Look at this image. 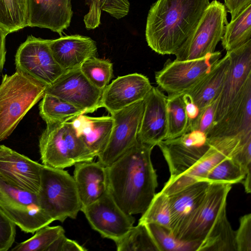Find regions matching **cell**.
I'll use <instances>...</instances> for the list:
<instances>
[{
    "label": "cell",
    "instance_id": "16",
    "mask_svg": "<svg viewBox=\"0 0 251 251\" xmlns=\"http://www.w3.org/2000/svg\"><path fill=\"white\" fill-rule=\"evenodd\" d=\"M43 165L0 145V176L18 188L38 194Z\"/></svg>",
    "mask_w": 251,
    "mask_h": 251
},
{
    "label": "cell",
    "instance_id": "40",
    "mask_svg": "<svg viewBox=\"0 0 251 251\" xmlns=\"http://www.w3.org/2000/svg\"><path fill=\"white\" fill-rule=\"evenodd\" d=\"M16 225L0 208V251L12 247L16 237Z\"/></svg>",
    "mask_w": 251,
    "mask_h": 251
},
{
    "label": "cell",
    "instance_id": "39",
    "mask_svg": "<svg viewBox=\"0 0 251 251\" xmlns=\"http://www.w3.org/2000/svg\"><path fill=\"white\" fill-rule=\"evenodd\" d=\"M218 99L209 104L199 115L196 119L188 126L186 133L197 130L207 135L214 125Z\"/></svg>",
    "mask_w": 251,
    "mask_h": 251
},
{
    "label": "cell",
    "instance_id": "21",
    "mask_svg": "<svg viewBox=\"0 0 251 251\" xmlns=\"http://www.w3.org/2000/svg\"><path fill=\"white\" fill-rule=\"evenodd\" d=\"M49 45L55 61L65 71L79 69L87 59L96 56L97 52L95 41L77 34L50 40Z\"/></svg>",
    "mask_w": 251,
    "mask_h": 251
},
{
    "label": "cell",
    "instance_id": "23",
    "mask_svg": "<svg viewBox=\"0 0 251 251\" xmlns=\"http://www.w3.org/2000/svg\"><path fill=\"white\" fill-rule=\"evenodd\" d=\"M230 61L229 54L226 52L197 84L185 93L190 96L198 107L199 115L219 98L227 75Z\"/></svg>",
    "mask_w": 251,
    "mask_h": 251
},
{
    "label": "cell",
    "instance_id": "30",
    "mask_svg": "<svg viewBox=\"0 0 251 251\" xmlns=\"http://www.w3.org/2000/svg\"><path fill=\"white\" fill-rule=\"evenodd\" d=\"M86 2L89 7L84 17L87 29H93L99 26L102 10L120 19L127 15L130 7L128 0H86Z\"/></svg>",
    "mask_w": 251,
    "mask_h": 251
},
{
    "label": "cell",
    "instance_id": "42",
    "mask_svg": "<svg viewBox=\"0 0 251 251\" xmlns=\"http://www.w3.org/2000/svg\"><path fill=\"white\" fill-rule=\"evenodd\" d=\"M87 250L76 241L68 238L65 234L59 237L47 251H86Z\"/></svg>",
    "mask_w": 251,
    "mask_h": 251
},
{
    "label": "cell",
    "instance_id": "38",
    "mask_svg": "<svg viewBox=\"0 0 251 251\" xmlns=\"http://www.w3.org/2000/svg\"><path fill=\"white\" fill-rule=\"evenodd\" d=\"M247 173L237 162L226 157L211 169L205 180L231 184L242 183Z\"/></svg>",
    "mask_w": 251,
    "mask_h": 251
},
{
    "label": "cell",
    "instance_id": "2",
    "mask_svg": "<svg viewBox=\"0 0 251 251\" xmlns=\"http://www.w3.org/2000/svg\"><path fill=\"white\" fill-rule=\"evenodd\" d=\"M209 3V0H157L147 19L145 36L149 47L159 54H175Z\"/></svg>",
    "mask_w": 251,
    "mask_h": 251
},
{
    "label": "cell",
    "instance_id": "29",
    "mask_svg": "<svg viewBox=\"0 0 251 251\" xmlns=\"http://www.w3.org/2000/svg\"><path fill=\"white\" fill-rule=\"evenodd\" d=\"M251 40V4L227 23L221 39L226 51L236 48Z\"/></svg>",
    "mask_w": 251,
    "mask_h": 251
},
{
    "label": "cell",
    "instance_id": "45",
    "mask_svg": "<svg viewBox=\"0 0 251 251\" xmlns=\"http://www.w3.org/2000/svg\"><path fill=\"white\" fill-rule=\"evenodd\" d=\"M7 35L3 30L0 28V75L5 61L6 50L5 41V37Z\"/></svg>",
    "mask_w": 251,
    "mask_h": 251
},
{
    "label": "cell",
    "instance_id": "32",
    "mask_svg": "<svg viewBox=\"0 0 251 251\" xmlns=\"http://www.w3.org/2000/svg\"><path fill=\"white\" fill-rule=\"evenodd\" d=\"M183 94H170L167 97L168 132L166 139L175 138L186 133L188 119Z\"/></svg>",
    "mask_w": 251,
    "mask_h": 251
},
{
    "label": "cell",
    "instance_id": "13",
    "mask_svg": "<svg viewBox=\"0 0 251 251\" xmlns=\"http://www.w3.org/2000/svg\"><path fill=\"white\" fill-rule=\"evenodd\" d=\"M92 228L101 237L114 242L121 238L133 226L135 218L125 212L107 191L91 204L81 208Z\"/></svg>",
    "mask_w": 251,
    "mask_h": 251
},
{
    "label": "cell",
    "instance_id": "10",
    "mask_svg": "<svg viewBox=\"0 0 251 251\" xmlns=\"http://www.w3.org/2000/svg\"><path fill=\"white\" fill-rule=\"evenodd\" d=\"M49 40L29 36L19 47L15 55L16 71L48 86L65 71L54 58Z\"/></svg>",
    "mask_w": 251,
    "mask_h": 251
},
{
    "label": "cell",
    "instance_id": "20",
    "mask_svg": "<svg viewBox=\"0 0 251 251\" xmlns=\"http://www.w3.org/2000/svg\"><path fill=\"white\" fill-rule=\"evenodd\" d=\"M71 0H27V26L48 28L60 35L70 25Z\"/></svg>",
    "mask_w": 251,
    "mask_h": 251
},
{
    "label": "cell",
    "instance_id": "26",
    "mask_svg": "<svg viewBox=\"0 0 251 251\" xmlns=\"http://www.w3.org/2000/svg\"><path fill=\"white\" fill-rule=\"evenodd\" d=\"M226 157L222 152L210 146L203 158L193 167L179 176L170 177L161 191L169 196L196 182L205 180L211 169Z\"/></svg>",
    "mask_w": 251,
    "mask_h": 251
},
{
    "label": "cell",
    "instance_id": "7",
    "mask_svg": "<svg viewBox=\"0 0 251 251\" xmlns=\"http://www.w3.org/2000/svg\"><path fill=\"white\" fill-rule=\"evenodd\" d=\"M0 208L25 233H34L54 221L42 207L37 194L16 187L0 176Z\"/></svg>",
    "mask_w": 251,
    "mask_h": 251
},
{
    "label": "cell",
    "instance_id": "43",
    "mask_svg": "<svg viewBox=\"0 0 251 251\" xmlns=\"http://www.w3.org/2000/svg\"><path fill=\"white\" fill-rule=\"evenodd\" d=\"M251 4V0H228L225 5L233 19L242 10Z\"/></svg>",
    "mask_w": 251,
    "mask_h": 251
},
{
    "label": "cell",
    "instance_id": "9",
    "mask_svg": "<svg viewBox=\"0 0 251 251\" xmlns=\"http://www.w3.org/2000/svg\"><path fill=\"white\" fill-rule=\"evenodd\" d=\"M232 185L226 182L211 183L203 199L181 226L176 237L182 241L201 243L226 208Z\"/></svg>",
    "mask_w": 251,
    "mask_h": 251
},
{
    "label": "cell",
    "instance_id": "35",
    "mask_svg": "<svg viewBox=\"0 0 251 251\" xmlns=\"http://www.w3.org/2000/svg\"><path fill=\"white\" fill-rule=\"evenodd\" d=\"M80 70L96 88L103 91L113 76V64L108 60L90 57L84 61Z\"/></svg>",
    "mask_w": 251,
    "mask_h": 251
},
{
    "label": "cell",
    "instance_id": "19",
    "mask_svg": "<svg viewBox=\"0 0 251 251\" xmlns=\"http://www.w3.org/2000/svg\"><path fill=\"white\" fill-rule=\"evenodd\" d=\"M251 133V76L224 116L207 134V138L245 136Z\"/></svg>",
    "mask_w": 251,
    "mask_h": 251
},
{
    "label": "cell",
    "instance_id": "47",
    "mask_svg": "<svg viewBox=\"0 0 251 251\" xmlns=\"http://www.w3.org/2000/svg\"><path fill=\"white\" fill-rule=\"evenodd\" d=\"M224 1H225V3H226L228 1V0H224Z\"/></svg>",
    "mask_w": 251,
    "mask_h": 251
},
{
    "label": "cell",
    "instance_id": "36",
    "mask_svg": "<svg viewBox=\"0 0 251 251\" xmlns=\"http://www.w3.org/2000/svg\"><path fill=\"white\" fill-rule=\"evenodd\" d=\"M139 223L155 224L171 230V215L168 196L161 191L156 193Z\"/></svg>",
    "mask_w": 251,
    "mask_h": 251
},
{
    "label": "cell",
    "instance_id": "11",
    "mask_svg": "<svg viewBox=\"0 0 251 251\" xmlns=\"http://www.w3.org/2000/svg\"><path fill=\"white\" fill-rule=\"evenodd\" d=\"M144 108V99L111 115L114 123L110 137L97 156L103 166L111 165L137 141Z\"/></svg>",
    "mask_w": 251,
    "mask_h": 251
},
{
    "label": "cell",
    "instance_id": "22",
    "mask_svg": "<svg viewBox=\"0 0 251 251\" xmlns=\"http://www.w3.org/2000/svg\"><path fill=\"white\" fill-rule=\"evenodd\" d=\"M74 166L73 177L83 208L108 191L106 167L93 160L77 163Z\"/></svg>",
    "mask_w": 251,
    "mask_h": 251
},
{
    "label": "cell",
    "instance_id": "37",
    "mask_svg": "<svg viewBox=\"0 0 251 251\" xmlns=\"http://www.w3.org/2000/svg\"><path fill=\"white\" fill-rule=\"evenodd\" d=\"M65 232L60 226H46L36 230L31 238L18 244L11 251H47L50 246Z\"/></svg>",
    "mask_w": 251,
    "mask_h": 251
},
{
    "label": "cell",
    "instance_id": "46",
    "mask_svg": "<svg viewBox=\"0 0 251 251\" xmlns=\"http://www.w3.org/2000/svg\"><path fill=\"white\" fill-rule=\"evenodd\" d=\"M245 191L247 194L251 192V171L248 172L243 179L242 182Z\"/></svg>",
    "mask_w": 251,
    "mask_h": 251
},
{
    "label": "cell",
    "instance_id": "3",
    "mask_svg": "<svg viewBox=\"0 0 251 251\" xmlns=\"http://www.w3.org/2000/svg\"><path fill=\"white\" fill-rule=\"evenodd\" d=\"M47 86L18 71L5 75L0 84V141L13 132L45 93Z\"/></svg>",
    "mask_w": 251,
    "mask_h": 251
},
{
    "label": "cell",
    "instance_id": "33",
    "mask_svg": "<svg viewBox=\"0 0 251 251\" xmlns=\"http://www.w3.org/2000/svg\"><path fill=\"white\" fill-rule=\"evenodd\" d=\"M114 242L118 251H159L146 225L139 223Z\"/></svg>",
    "mask_w": 251,
    "mask_h": 251
},
{
    "label": "cell",
    "instance_id": "31",
    "mask_svg": "<svg viewBox=\"0 0 251 251\" xmlns=\"http://www.w3.org/2000/svg\"><path fill=\"white\" fill-rule=\"evenodd\" d=\"M27 26V0H0V28L7 34Z\"/></svg>",
    "mask_w": 251,
    "mask_h": 251
},
{
    "label": "cell",
    "instance_id": "5",
    "mask_svg": "<svg viewBox=\"0 0 251 251\" xmlns=\"http://www.w3.org/2000/svg\"><path fill=\"white\" fill-rule=\"evenodd\" d=\"M37 194L42 207L54 221L75 219L81 210L74 177L64 169L43 165Z\"/></svg>",
    "mask_w": 251,
    "mask_h": 251
},
{
    "label": "cell",
    "instance_id": "8",
    "mask_svg": "<svg viewBox=\"0 0 251 251\" xmlns=\"http://www.w3.org/2000/svg\"><path fill=\"white\" fill-rule=\"evenodd\" d=\"M222 56L213 53L196 59H168L162 69L155 73L158 87L168 95L184 94L197 84L214 66Z\"/></svg>",
    "mask_w": 251,
    "mask_h": 251
},
{
    "label": "cell",
    "instance_id": "14",
    "mask_svg": "<svg viewBox=\"0 0 251 251\" xmlns=\"http://www.w3.org/2000/svg\"><path fill=\"white\" fill-rule=\"evenodd\" d=\"M102 92L87 79L80 69L65 71L54 83L47 86L45 90V93L80 108L85 114L100 108Z\"/></svg>",
    "mask_w": 251,
    "mask_h": 251
},
{
    "label": "cell",
    "instance_id": "18",
    "mask_svg": "<svg viewBox=\"0 0 251 251\" xmlns=\"http://www.w3.org/2000/svg\"><path fill=\"white\" fill-rule=\"evenodd\" d=\"M168 132L167 97L156 87L144 99V108L137 140L155 147L166 139Z\"/></svg>",
    "mask_w": 251,
    "mask_h": 251
},
{
    "label": "cell",
    "instance_id": "27",
    "mask_svg": "<svg viewBox=\"0 0 251 251\" xmlns=\"http://www.w3.org/2000/svg\"><path fill=\"white\" fill-rule=\"evenodd\" d=\"M197 251H237L235 231L224 209L201 242Z\"/></svg>",
    "mask_w": 251,
    "mask_h": 251
},
{
    "label": "cell",
    "instance_id": "28",
    "mask_svg": "<svg viewBox=\"0 0 251 251\" xmlns=\"http://www.w3.org/2000/svg\"><path fill=\"white\" fill-rule=\"evenodd\" d=\"M39 104V113L46 124L69 122L83 114L80 108L54 95L45 93Z\"/></svg>",
    "mask_w": 251,
    "mask_h": 251
},
{
    "label": "cell",
    "instance_id": "4",
    "mask_svg": "<svg viewBox=\"0 0 251 251\" xmlns=\"http://www.w3.org/2000/svg\"><path fill=\"white\" fill-rule=\"evenodd\" d=\"M46 124L39 144L43 165L64 169L96 157L77 136L71 121Z\"/></svg>",
    "mask_w": 251,
    "mask_h": 251
},
{
    "label": "cell",
    "instance_id": "41",
    "mask_svg": "<svg viewBox=\"0 0 251 251\" xmlns=\"http://www.w3.org/2000/svg\"><path fill=\"white\" fill-rule=\"evenodd\" d=\"M237 251H251V214L240 218L239 226L235 231Z\"/></svg>",
    "mask_w": 251,
    "mask_h": 251
},
{
    "label": "cell",
    "instance_id": "17",
    "mask_svg": "<svg viewBox=\"0 0 251 251\" xmlns=\"http://www.w3.org/2000/svg\"><path fill=\"white\" fill-rule=\"evenodd\" d=\"M152 87L149 79L141 74L118 76L103 90L100 107L111 115L144 100Z\"/></svg>",
    "mask_w": 251,
    "mask_h": 251
},
{
    "label": "cell",
    "instance_id": "6",
    "mask_svg": "<svg viewBox=\"0 0 251 251\" xmlns=\"http://www.w3.org/2000/svg\"><path fill=\"white\" fill-rule=\"evenodd\" d=\"M223 3L214 0L209 3L197 25L175 53L178 61L200 58L215 51L228 23Z\"/></svg>",
    "mask_w": 251,
    "mask_h": 251
},
{
    "label": "cell",
    "instance_id": "1",
    "mask_svg": "<svg viewBox=\"0 0 251 251\" xmlns=\"http://www.w3.org/2000/svg\"><path fill=\"white\" fill-rule=\"evenodd\" d=\"M154 147L137 140L106 167L108 191L127 214L143 213L156 194L157 176L151 160Z\"/></svg>",
    "mask_w": 251,
    "mask_h": 251
},
{
    "label": "cell",
    "instance_id": "15",
    "mask_svg": "<svg viewBox=\"0 0 251 251\" xmlns=\"http://www.w3.org/2000/svg\"><path fill=\"white\" fill-rule=\"evenodd\" d=\"M227 52L230 56V65L218 99L214 125L226 113L251 76V40Z\"/></svg>",
    "mask_w": 251,
    "mask_h": 251
},
{
    "label": "cell",
    "instance_id": "25",
    "mask_svg": "<svg viewBox=\"0 0 251 251\" xmlns=\"http://www.w3.org/2000/svg\"><path fill=\"white\" fill-rule=\"evenodd\" d=\"M211 182L202 180L168 196L171 231L176 236L179 229L203 199Z\"/></svg>",
    "mask_w": 251,
    "mask_h": 251
},
{
    "label": "cell",
    "instance_id": "24",
    "mask_svg": "<svg viewBox=\"0 0 251 251\" xmlns=\"http://www.w3.org/2000/svg\"><path fill=\"white\" fill-rule=\"evenodd\" d=\"M71 123L77 136L97 157L109 140L114 120L111 115L94 117L83 114Z\"/></svg>",
    "mask_w": 251,
    "mask_h": 251
},
{
    "label": "cell",
    "instance_id": "12",
    "mask_svg": "<svg viewBox=\"0 0 251 251\" xmlns=\"http://www.w3.org/2000/svg\"><path fill=\"white\" fill-rule=\"evenodd\" d=\"M169 167L171 178L180 175L199 162L209 145L206 135L193 130L173 139H166L157 145Z\"/></svg>",
    "mask_w": 251,
    "mask_h": 251
},
{
    "label": "cell",
    "instance_id": "34",
    "mask_svg": "<svg viewBox=\"0 0 251 251\" xmlns=\"http://www.w3.org/2000/svg\"><path fill=\"white\" fill-rule=\"evenodd\" d=\"M146 225L159 251H197L200 245L198 242H187L177 239L172 231L155 224Z\"/></svg>",
    "mask_w": 251,
    "mask_h": 251
},
{
    "label": "cell",
    "instance_id": "44",
    "mask_svg": "<svg viewBox=\"0 0 251 251\" xmlns=\"http://www.w3.org/2000/svg\"><path fill=\"white\" fill-rule=\"evenodd\" d=\"M183 99L185 104V109L188 119V126L192 123L198 117L199 114V109L193 102L190 96L187 94L184 93Z\"/></svg>",
    "mask_w": 251,
    "mask_h": 251
}]
</instances>
